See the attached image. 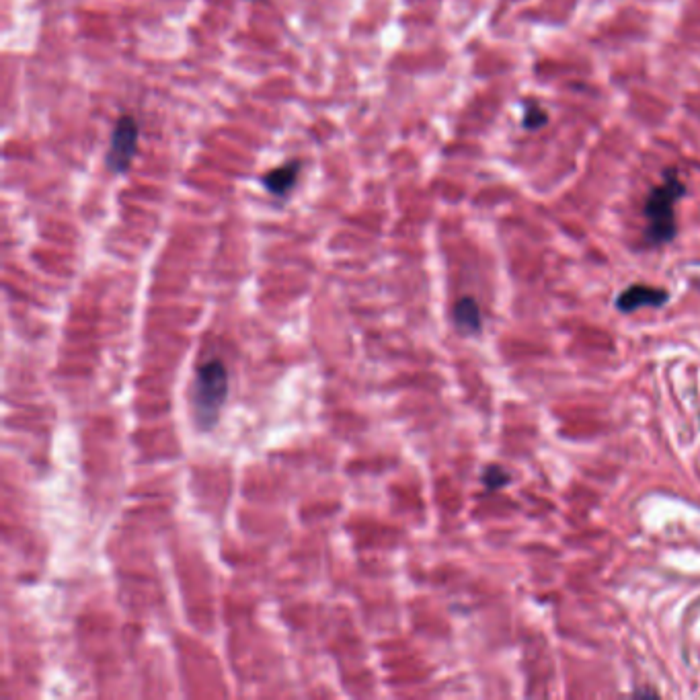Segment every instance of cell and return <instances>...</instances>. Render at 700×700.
Returning a JSON list of instances; mask_svg holds the SVG:
<instances>
[{
    "label": "cell",
    "mask_w": 700,
    "mask_h": 700,
    "mask_svg": "<svg viewBox=\"0 0 700 700\" xmlns=\"http://www.w3.org/2000/svg\"><path fill=\"white\" fill-rule=\"evenodd\" d=\"M686 187L678 179L676 169L664 171V181L649 191V196L643 206V214L647 220L645 237L651 245H664L676 237V216L674 208L680 198H684Z\"/></svg>",
    "instance_id": "6da1fadb"
},
{
    "label": "cell",
    "mask_w": 700,
    "mask_h": 700,
    "mask_svg": "<svg viewBox=\"0 0 700 700\" xmlns=\"http://www.w3.org/2000/svg\"><path fill=\"white\" fill-rule=\"evenodd\" d=\"M228 397V372L220 360L202 364L193 382V407H196L198 423L204 430L218 421V415Z\"/></svg>",
    "instance_id": "7a4b0ae2"
},
{
    "label": "cell",
    "mask_w": 700,
    "mask_h": 700,
    "mask_svg": "<svg viewBox=\"0 0 700 700\" xmlns=\"http://www.w3.org/2000/svg\"><path fill=\"white\" fill-rule=\"evenodd\" d=\"M140 144V124L132 115H122L115 122L105 154V165L113 175H124L130 171Z\"/></svg>",
    "instance_id": "3957f363"
},
{
    "label": "cell",
    "mask_w": 700,
    "mask_h": 700,
    "mask_svg": "<svg viewBox=\"0 0 700 700\" xmlns=\"http://www.w3.org/2000/svg\"><path fill=\"white\" fill-rule=\"evenodd\" d=\"M668 292L649 286H631L629 290L622 292L616 300V308L620 313H635V310L643 306H664L668 302Z\"/></svg>",
    "instance_id": "277c9868"
},
{
    "label": "cell",
    "mask_w": 700,
    "mask_h": 700,
    "mask_svg": "<svg viewBox=\"0 0 700 700\" xmlns=\"http://www.w3.org/2000/svg\"><path fill=\"white\" fill-rule=\"evenodd\" d=\"M300 171H302V163L300 161H288V163H284V165H280L276 169L267 171L261 177V185L265 187L267 193H271V196L286 198L288 193L296 187Z\"/></svg>",
    "instance_id": "5b68a950"
},
{
    "label": "cell",
    "mask_w": 700,
    "mask_h": 700,
    "mask_svg": "<svg viewBox=\"0 0 700 700\" xmlns=\"http://www.w3.org/2000/svg\"><path fill=\"white\" fill-rule=\"evenodd\" d=\"M454 323L462 333H477L481 329V310L471 296H464L456 302Z\"/></svg>",
    "instance_id": "8992f818"
},
{
    "label": "cell",
    "mask_w": 700,
    "mask_h": 700,
    "mask_svg": "<svg viewBox=\"0 0 700 700\" xmlns=\"http://www.w3.org/2000/svg\"><path fill=\"white\" fill-rule=\"evenodd\" d=\"M547 122H549L547 113H544L536 103L526 105V113H524V128L526 130H538Z\"/></svg>",
    "instance_id": "52a82bcc"
},
{
    "label": "cell",
    "mask_w": 700,
    "mask_h": 700,
    "mask_svg": "<svg viewBox=\"0 0 700 700\" xmlns=\"http://www.w3.org/2000/svg\"><path fill=\"white\" fill-rule=\"evenodd\" d=\"M483 481H485V485H487L491 491H495V489H499V487H503L505 483H508V475L503 473V469H497V466H491V469L485 473Z\"/></svg>",
    "instance_id": "ba28073f"
}]
</instances>
